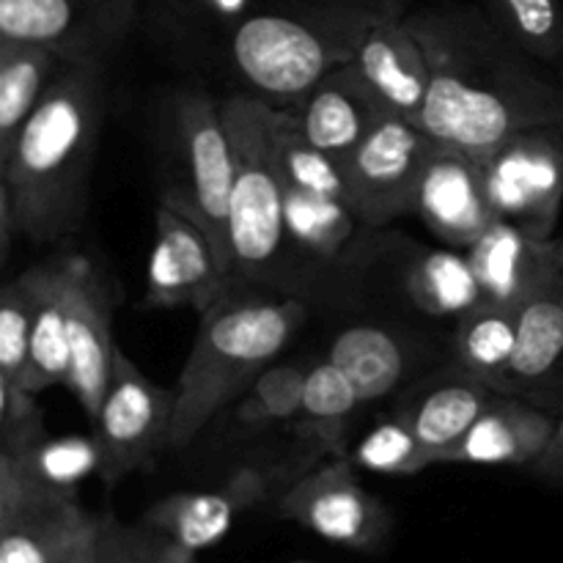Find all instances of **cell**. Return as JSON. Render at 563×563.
<instances>
[{
    "instance_id": "obj_1",
    "label": "cell",
    "mask_w": 563,
    "mask_h": 563,
    "mask_svg": "<svg viewBox=\"0 0 563 563\" xmlns=\"http://www.w3.org/2000/svg\"><path fill=\"white\" fill-rule=\"evenodd\" d=\"M429 64L418 126L440 146L484 157L515 132L563 124V82L489 22L482 5L407 11Z\"/></svg>"
},
{
    "instance_id": "obj_2",
    "label": "cell",
    "mask_w": 563,
    "mask_h": 563,
    "mask_svg": "<svg viewBox=\"0 0 563 563\" xmlns=\"http://www.w3.org/2000/svg\"><path fill=\"white\" fill-rule=\"evenodd\" d=\"M110 60H75L0 159V196L33 245L80 231L91 203L93 159L104 121Z\"/></svg>"
},
{
    "instance_id": "obj_3",
    "label": "cell",
    "mask_w": 563,
    "mask_h": 563,
    "mask_svg": "<svg viewBox=\"0 0 563 563\" xmlns=\"http://www.w3.org/2000/svg\"><path fill=\"white\" fill-rule=\"evenodd\" d=\"M220 110L234 148L229 245L236 278L308 306L333 308V273L306 262L286 234V187L273 148L278 108L256 93H236L223 99Z\"/></svg>"
},
{
    "instance_id": "obj_4",
    "label": "cell",
    "mask_w": 563,
    "mask_h": 563,
    "mask_svg": "<svg viewBox=\"0 0 563 563\" xmlns=\"http://www.w3.org/2000/svg\"><path fill=\"white\" fill-rule=\"evenodd\" d=\"M311 306L286 295H236L201 313L192 350L174 388L168 451H185L198 434L247 394L308 322Z\"/></svg>"
},
{
    "instance_id": "obj_5",
    "label": "cell",
    "mask_w": 563,
    "mask_h": 563,
    "mask_svg": "<svg viewBox=\"0 0 563 563\" xmlns=\"http://www.w3.org/2000/svg\"><path fill=\"white\" fill-rule=\"evenodd\" d=\"M379 14L372 0H295L256 9L223 42L231 69L275 108H297L330 71L350 64Z\"/></svg>"
},
{
    "instance_id": "obj_6",
    "label": "cell",
    "mask_w": 563,
    "mask_h": 563,
    "mask_svg": "<svg viewBox=\"0 0 563 563\" xmlns=\"http://www.w3.org/2000/svg\"><path fill=\"white\" fill-rule=\"evenodd\" d=\"M339 267L350 311L454 324L484 302L465 251L385 229L363 231Z\"/></svg>"
},
{
    "instance_id": "obj_7",
    "label": "cell",
    "mask_w": 563,
    "mask_h": 563,
    "mask_svg": "<svg viewBox=\"0 0 563 563\" xmlns=\"http://www.w3.org/2000/svg\"><path fill=\"white\" fill-rule=\"evenodd\" d=\"M159 170V203L190 218L234 273L229 245L234 148L223 110L209 93L181 91L170 99L163 121Z\"/></svg>"
},
{
    "instance_id": "obj_8",
    "label": "cell",
    "mask_w": 563,
    "mask_h": 563,
    "mask_svg": "<svg viewBox=\"0 0 563 563\" xmlns=\"http://www.w3.org/2000/svg\"><path fill=\"white\" fill-rule=\"evenodd\" d=\"M324 357L341 368L366 407L401 394L429 372L445 366L449 339L440 341L416 319H350L330 335Z\"/></svg>"
},
{
    "instance_id": "obj_9",
    "label": "cell",
    "mask_w": 563,
    "mask_h": 563,
    "mask_svg": "<svg viewBox=\"0 0 563 563\" xmlns=\"http://www.w3.org/2000/svg\"><path fill=\"white\" fill-rule=\"evenodd\" d=\"M495 220L533 236H555L563 207V124L515 132L478 157Z\"/></svg>"
},
{
    "instance_id": "obj_10",
    "label": "cell",
    "mask_w": 563,
    "mask_h": 563,
    "mask_svg": "<svg viewBox=\"0 0 563 563\" xmlns=\"http://www.w3.org/2000/svg\"><path fill=\"white\" fill-rule=\"evenodd\" d=\"M434 141L405 115H383L368 135L341 159L346 203L366 229H388L410 218L418 181Z\"/></svg>"
},
{
    "instance_id": "obj_11",
    "label": "cell",
    "mask_w": 563,
    "mask_h": 563,
    "mask_svg": "<svg viewBox=\"0 0 563 563\" xmlns=\"http://www.w3.org/2000/svg\"><path fill=\"white\" fill-rule=\"evenodd\" d=\"M170 416L174 390L152 383L119 350L113 379L91 421L104 487H115L132 473L154 471L157 456L168 451Z\"/></svg>"
},
{
    "instance_id": "obj_12",
    "label": "cell",
    "mask_w": 563,
    "mask_h": 563,
    "mask_svg": "<svg viewBox=\"0 0 563 563\" xmlns=\"http://www.w3.org/2000/svg\"><path fill=\"white\" fill-rule=\"evenodd\" d=\"M311 456H297L273 465H245L220 487L165 495L148 506L141 522L190 553H198L220 542L242 511L253 509L269 495L278 500L297 478L311 471Z\"/></svg>"
},
{
    "instance_id": "obj_13",
    "label": "cell",
    "mask_w": 563,
    "mask_h": 563,
    "mask_svg": "<svg viewBox=\"0 0 563 563\" xmlns=\"http://www.w3.org/2000/svg\"><path fill=\"white\" fill-rule=\"evenodd\" d=\"M143 0H0V42L42 44L71 60H113Z\"/></svg>"
},
{
    "instance_id": "obj_14",
    "label": "cell",
    "mask_w": 563,
    "mask_h": 563,
    "mask_svg": "<svg viewBox=\"0 0 563 563\" xmlns=\"http://www.w3.org/2000/svg\"><path fill=\"white\" fill-rule=\"evenodd\" d=\"M278 515L306 531L352 550H379L390 537V515L355 478L346 456H333L297 478L278 498Z\"/></svg>"
},
{
    "instance_id": "obj_15",
    "label": "cell",
    "mask_w": 563,
    "mask_h": 563,
    "mask_svg": "<svg viewBox=\"0 0 563 563\" xmlns=\"http://www.w3.org/2000/svg\"><path fill=\"white\" fill-rule=\"evenodd\" d=\"M234 280L240 278L225 267L212 240L190 218L159 203L141 308H196L203 313L234 289Z\"/></svg>"
},
{
    "instance_id": "obj_16",
    "label": "cell",
    "mask_w": 563,
    "mask_h": 563,
    "mask_svg": "<svg viewBox=\"0 0 563 563\" xmlns=\"http://www.w3.org/2000/svg\"><path fill=\"white\" fill-rule=\"evenodd\" d=\"M465 253L484 306L520 311L563 278L561 236H533L504 220H495Z\"/></svg>"
},
{
    "instance_id": "obj_17",
    "label": "cell",
    "mask_w": 563,
    "mask_h": 563,
    "mask_svg": "<svg viewBox=\"0 0 563 563\" xmlns=\"http://www.w3.org/2000/svg\"><path fill=\"white\" fill-rule=\"evenodd\" d=\"M113 295L104 275L86 256L69 253V352L66 388L88 421L99 412L121 346L113 339Z\"/></svg>"
},
{
    "instance_id": "obj_18",
    "label": "cell",
    "mask_w": 563,
    "mask_h": 563,
    "mask_svg": "<svg viewBox=\"0 0 563 563\" xmlns=\"http://www.w3.org/2000/svg\"><path fill=\"white\" fill-rule=\"evenodd\" d=\"M412 218L445 247L467 251L495 223L478 157L434 143L418 181Z\"/></svg>"
},
{
    "instance_id": "obj_19",
    "label": "cell",
    "mask_w": 563,
    "mask_h": 563,
    "mask_svg": "<svg viewBox=\"0 0 563 563\" xmlns=\"http://www.w3.org/2000/svg\"><path fill=\"white\" fill-rule=\"evenodd\" d=\"M350 66L383 113L421 119L429 93V64L405 16H377L357 38Z\"/></svg>"
},
{
    "instance_id": "obj_20",
    "label": "cell",
    "mask_w": 563,
    "mask_h": 563,
    "mask_svg": "<svg viewBox=\"0 0 563 563\" xmlns=\"http://www.w3.org/2000/svg\"><path fill=\"white\" fill-rule=\"evenodd\" d=\"M500 394L563 412V278L517 311V346Z\"/></svg>"
},
{
    "instance_id": "obj_21",
    "label": "cell",
    "mask_w": 563,
    "mask_h": 563,
    "mask_svg": "<svg viewBox=\"0 0 563 563\" xmlns=\"http://www.w3.org/2000/svg\"><path fill=\"white\" fill-rule=\"evenodd\" d=\"M559 416L520 396L498 394L440 465L531 467L548 449Z\"/></svg>"
},
{
    "instance_id": "obj_22",
    "label": "cell",
    "mask_w": 563,
    "mask_h": 563,
    "mask_svg": "<svg viewBox=\"0 0 563 563\" xmlns=\"http://www.w3.org/2000/svg\"><path fill=\"white\" fill-rule=\"evenodd\" d=\"M495 396L498 390L445 363L401 390L396 416L405 418L429 460L440 465L445 451L476 423Z\"/></svg>"
},
{
    "instance_id": "obj_23",
    "label": "cell",
    "mask_w": 563,
    "mask_h": 563,
    "mask_svg": "<svg viewBox=\"0 0 563 563\" xmlns=\"http://www.w3.org/2000/svg\"><path fill=\"white\" fill-rule=\"evenodd\" d=\"M295 110L302 135L330 154L344 159L383 115V108L372 99L350 64L330 71Z\"/></svg>"
},
{
    "instance_id": "obj_24",
    "label": "cell",
    "mask_w": 563,
    "mask_h": 563,
    "mask_svg": "<svg viewBox=\"0 0 563 563\" xmlns=\"http://www.w3.org/2000/svg\"><path fill=\"white\" fill-rule=\"evenodd\" d=\"M36 267V313H33L31 355L22 383L31 394L66 385L71 372L69 352V253L33 264Z\"/></svg>"
},
{
    "instance_id": "obj_25",
    "label": "cell",
    "mask_w": 563,
    "mask_h": 563,
    "mask_svg": "<svg viewBox=\"0 0 563 563\" xmlns=\"http://www.w3.org/2000/svg\"><path fill=\"white\" fill-rule=\"evenodd\" d=\"M75 60L42 44L0 42V159Z\"/></svg>"
},
{
    "instance_id": "obj_26",
    "label": "cell",
    "mask_w": 563,
    "mask_h": 563,
    "mask_svg": "<svg viewBox=\"0 0 563 563\" xmlns=\"http://www.w3.org/2000/svg\"><path fill=\"white\" fill-rule=\"evenodd\" d=\"M363 231L366 225L355 218L344 198L311 196L286 187V234L306 262L339 273V262Z\"/></svg>"
},
{
    "instance_id": "obj_27",
    "label": "cell",
    "mask_w": 563,
    "mask_h": 563,
    "mask_svg": "<svg viewBox=\"0 0 563 563\" xmlns=\"http://www.w3.org/2000/svg\"><path fill=\"white\" fill-rule=\"evenodd\" d=\"M517 346V311L478 306L454 322L449 333V366L493 390L504 388Z\"/></svg>"
},
{
    "instance_id": "obj_28",
    "label": "cell",
    "mask_w": 563,
    "mask_h": 563,
    "mask_svg": "<svg viewBox=\"0 0 563 563\" xmlns=\"http://www.w3.org/2000/svg\"><path fill=\"white\" fill-rule=\"evenodd\" d=\"M363 407L361 396L352 388L350 379L341 374L339 366L319 357L308 366L306 394H302V410L297 423L300 434L328 456H346V429H350L352 416Z\"/></svg>"
},
{
    "instance_id": "obj_29",
    "label": "cell",
    "mask_w": 563,
    "mask_h": 563,
    "mask_svg": "<svg viewBox=\"0 0 563 563\" xmlns=\"http://www.w3.org/2000/svg\"><path fill=\"white\" fill-rule=\"evenodd\" d=\"M256 0H143L141 20L174 47L223 44Z\"/></svg>"
},
{
    "instance_id": "obj_30",
    "label": "cell",
    "mask_w": 563,
    "mask_h": 563,
    "mask_svg": "<svg viewBox=\"0 0 563 563\" xmlns=\"http://www.w3.org/2000/svg\"><path fill=\"white\" fill-rule=\"evenodd\" d=\"M273 148L275 165H278V174L286 187L311 192V196L344 198L346 201L341 163L330 157V154H324L322 148L313 146V143L302 135L295 110L278 108V113H275Z\"/></svg>"
},
{
    "instance_id": "obj_31",
    "label": "cell",
    "mask_w": 563,
    "mask_h": 563,
    "mask_svg": "<svg viewBox=\"0 0 563 563\" xmlns=\"http://www.w3.org/2000/svg\"><path fill=\"white\" fill-rule=\"evenodd\" d=\"M482 9L522 53L548 66L563 60V0H484Z\"/></svg>"
},
{
    "instance_id": "obj_32",
    "label": "cell",
    "mask_w": 563,
    "mask_h": 563,
    "mask_svg": "<svg viewBox=\"0 0 563 563\" xmlns=\"http://www.w3.org/2000/svg\"><path fill=\"white\" fill-rule=\"evenodd\" d=\"M306 379L308 366H300L295 361H275L247 388L245 399L236 407V421L251 429L297 421L302 410Z\"/></svg>"
},
{
    "instance_id": "obj_33",
    "label": "cell",
    "mask_w": 563,
    "mask_h": 563,
    "mask_svg": "<svg viewBox=\"0 0 563 563\" xmlns=\"http://www.w3.org/2000/svg\"><path fill=\"white\" fill-rule=\"evenodd\" d=\"M346 460L355 467H363L368 473H379V476H418L434 462L429 460L427 449L418 443L412 429L401 416H390L379 421L377 427L368 429L357 445H352Z\"/></svg>"
},
{
    "instance_id": "obj_34",
    "label": "cell",
    "mask_w": 563,
    "mask_h": 563,
    "mask_svg": "<svg viewBox=\"0 0 563 563\" xmlns=\"http://www.w3.org/2000/svg\"><path fill=\"white\" fill-rule=\"evenodd\" d=\"M33 313H36V267L3 286L0 295V377L22 383L31 355Z\"/></svg>"
},
{
    "instance_id": "obj_35",
    "label": "cell",
    "mask_w": 563,
    "mask_h": 563,
    "mask_svg": "<svg viewBox=\"0 0 563 563\" xmlns=\"http://www.w3.org/2000/svg\"><path fill=\"white\" fill-rule=\"evenodd\" d=\"M9 454V451H5ZM42 484L64 493H77V484L88 473H99V451L91 440H49L33 445L25 454H16Z\"/></svg>"
},
{
    "instance_id": "obj_36",
    "label": "cell",
    "mask_w": 563,
    "mask_h": 563,
    "mask_svg": "<svg viewBox=\"0 0 563 563\" xmlns=\"http://www.w3.org/2000/svg\"><path fill=\"white\" fill-rule=\"evenodd\" d=\"M47 438L36 394L9 377H0V451L25 454Z\"/></svg>"
},
{
    "instance_id": "obj_37",
    "label": "cell",
    "mask_w": 563,
    "mask_h": 563,
    "mask_svg": "<svg viewBox=\"0 0 563 563\" xmlns=\"http://www.w3.org/2000/svg\"><path fill=\"white\" fill-rule=\"evenodd\" d=\"M115 531H119L121 563H196V553L170 542L168 537L143 522L141 526L115 522Z\"/></svg>"
},
{
    "instance_id": "obj_38",
    "label": "cell",
    "mask_w": 563,
    "mask_h": 563,
    "mask_svg": "<svg viewBox=\"0 0 563 563\" xmlns=\"http://www.w3.org/2000/svg\"><path fill=\"white\" fill-rule=\"evenodd\" d=\"M528 471L537 478H542L544 484H550V487L563 489V412L559 416V423H555V432L544 454Z\"/></svg>"
},
{
    "instance_id": "obj_39",
    "label": "cell",
    "mask_w": 563,
    "mask_h": 563,
    "mask_svg": "<svg viewBox=\"0 0 563 563\" xmlns=\"http://www.w3.org/2000/svg\"><path fill=\"white\" fill-rule=\"evenodd\" d=\"M115 517L102 515L99 517V537L97 550H93L91 563H121V548H119V531H115Z\"/></svg>"
},
{
    "instance_id": "obj_40",
    "label": "cell",
    "mask_w": 563,
    "mask_h": 563,
    "mask_svg": "<svg viewBox=\"0 0 563 563\" xmlns=\"http://www.w3.org/2000/svg\"><path fill=\"white\" fill-rule=\"evenodd\" d=\"M97 537H99V528H97V533H93V537H88L86 542L75 544L69 553L60 555V559L55 563H91L93 561V550H97Z\"/></svg>"
},
{
    "instance_id": "obj_41",
    "label": "cell",
    "mask_w": 563,
    "mask_h": 563,
    "mask_svg": "<svg viewBox=\"0 0 563 563\" xmlns=\"http://www.w3.org/2000/svg\"><path fill=\"white\" fill-rule=\"evenodd\" d=\"M374 5L379 9V14L385 16H407V5H410V0H372Z\"/></svg>"
}]
</instances>
